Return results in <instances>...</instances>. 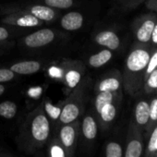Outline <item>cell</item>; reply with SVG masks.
<instances>
[{
  "instance_id": "obj_1",
  "label": "cell",
  "mask_w": 157,
  "mask_h": 157,
  "mask_svg": "<svg viewBox=\"0 0 157 157\" xmlns=\"http://www.w3.org/2000/svg\"><path fill=\"white\" fill-rule=\"evenodd\" d=\"M68 37L67 33L56 29L43 28L24 34L19 39L18 44L27 50H44L67 41Z\"/></svg>"
},
{
  "instance_id": "obj_2",
  "label": "cell",
  "mask_w": 157,
  "mask_h": 157,
  "mask_svg": "<svg viewBox=\"0 0 157 157\" xmlns=\"http://www.w3.org/2000/svg\"><path fill=\"white\" fill-rule=\"evenodd\" d=\"M92 86L93 80L88 76H84L73 88L66 105L60 111L58 117L61 123L69 124L78 118L82 109V103L86 99Z\"/></svg>"
},
{
  "instance_id": "obj_3",
  "label": "cell",
  "mask_w": 157,
  "mask_h": 157,
  "mask_svg": "<svg viewBox=\"0 0 157 157\" xmlns=\"http://www.w3.org/2000/svg\"><path fill=\"white\" fill-rule=\"evenodd\" d=\"M2 10H20L30 14L36 19L40 20L45 24H50L55 22L60 16L59 10L51 9L45 5L35 1H20L13 2L10 4H5L0 7Z\"/></svg>"
},
{
  "instance_id": "obj_4",
  "label": "cell",
  "mask_w": 157,
  "mask_h": 157,
  "mask_svg": "<svg viewBox=\"0 0 157 157\" xmlns=\"http://www.w3.org/2000/svg\"><path fill=\"white\" fill-rule=\"evenodd\" d=\"M0 16H2L0 19L1 23L21 29L31 30L33 28L42 27L44 24L35 17L20 10L0 9Z\"/></svg>"
},
{
  "instance_id": "obj_5",
  "label": "cell",
  "mask_w": 157,
  "mask_h": 157,
  "mask_svg": "<svg viewBox=\"0 0 157 157\" xmlns=\"http://www.w3.org/2000/svg\"><path fill=\"white\" fill-rule=\"evenodd\" d=\"M85 66L81 61L66 59L59 64V70L61 74L62 82L69 87L74 88L82 78L84 77Z\"/></svg>"
},
{
  "instance_id": "obj_6",
  "label": "cell",
  "mask_w": 157,
  "mask_h": 157,
  "mask_svg": "<svg viewBox=\"0 0 157 157\" xmlns=\"http://www.w3.org/2000/svg\"><path fill=\"white\" fill-rule=\"evenodd\" d=\"M31 129L36 140L44 141L47 139L50 132V125L46 115L43 111H38L32 118Z\"/></svg>"
},
{
  "instance_id": "obj_7",
  "label": "cell",
  "mask_w": 157,
  "mask_h": 157,
  "mask_svg": "<svg viewBox=\"0 0 157 157\" xmlns=\"http://www.w3.org/2000/svg\"><path fill=\"white\" fill-rule=\"evenodd\" d=\"M85 24V15L80 11L71 10L64 14L59 20V26L66 32H77Z\"/></svg>"
},
{
  "instance_id": "obj_8",
  "label": "cell",
  "mask_w": 157,
  "mask_h": 157,
  "mask_svg": "<svg viewBox=\"0 0 157 157\" xmlns=\"http://www.w3.org/2000/svg\"><path fill=\"white\" fill-rule=\"evenodd\" d=\"M44 62L38 59H26L11 63L7 67L12 70L18 76L33 75L38 73L44 67Z\"/></svg>"
},
{
  "instance_id": "obj_9",
  "label": "cell",
  "mask_w": 157,
  "mask_h": 157,
  "mask_svg": "<svg viewBox=\"0 0 157 157\" xmlns=\"http://www.w3.org/2000/svg\"><path fill=\"white\" fill-rule=\"evenodd\" d=\"M150 55L146 50L135 49L127 57L126 67L128 71L137 73L144 69L150 60Z\"/></svg>"
},
{
  "instance_id": "obj_10",
  "label": "cell",
  "mask_w": 157,
  "mask_h": 157,
  "mask_svg": "<svg viewBox=\"0 0 157 157\" xmlns=\"http://www.w3.org/2000/svg\"><path fill=\"white\" fill-rule=\"evenodd\" d=\"M94 42L111 51L117 50L120 46V39L118 35L110 30H103L96 32L93 37Z\"/></svg>"
},
{
  "instance_id": "obj_11",
  "label": "cell",
  "mask_w": 157,
  "mask_h": 157,
  "mask_svg": "<svg viewBox=\"0 0 157 157\" xmlns=\"http://www.w3.org/2000/svg\"><path fill=\"white\" fill-rule=\"evenodd\" d=\"M113 57V53L109 49H102L98 52H95L94 54L90 55L86 60L85 64H87L88 67L93 68H99L105 64H107Z\"/></svg>"
},
{
  "instance_id": "obj_12",
  "label": "cell",
  "mask_w": 157,
  "mask_h": 157,
  "mask_svg": "<svg viewBox=\"0 0 157 157\" xmlns=\"http://www.w3.org/2000/svg\"><path fill=\"white\" fill-rule=\"evenodd\" d=\"M31 30L21 29L7 24H0V43L14 42L15 39L21 38L24 34L28 33Z\"/></svg>"
},
{
  "instance_id": "obj_13",
  "label": "cell",
  "mask_w": 157,
  "mask_h": 157,
  "mask_svg": "<svg viewBox=\"0 0 157 157\" xmlns=\"http://www.w3.org/2000/svg\"><path fill=\"white\" fill-rule=\"evenodd\" d=\"M95 91H110L118 92L121 86V82L117 76H107L99 80L94 84Z\"/></svg>"
},
{
  "instance_id": "obj_14",
  "label": "cell",
  "mask_w": 157,
  "mask_h": 157,
  "mask_svg": "<svg viewBox=\"0 0 157 157\" xmlns=\"http://www.w3.org/2000/svg\"><path fill=\"white\" fill-rule=\"evenodd\" d=\"M56 10H71L78 5V0H32Z\"/></svg>"
},
{
  "instance_id": "obj_15",
  "label": "cell",
  "mask_w": 157,
  "mask_h": 157,
  "mask_svg": "<svg viewBox=\"0 0 157 157\" xmlns=\"http://www.w3.org/2000/svg\"><path fill=\"white\" fill-rule=\"evenodd\" d=\"M96 95L94 97V107L96 112L99 114L101 109L108 104H113L115 96L117 92H110V91H95Z\"/></svg>"
},
{
  "instance_id": "obj_16",
  "label": "cell",
  "mask_w": 157,
  "mask_h": 157,
  "mask_svg": "<svg viewBox=\"0 0 157 157\" xmlns=\"http://www.w3.org/2000/svg\"><path fill=\"white\" fill-rule=\"evenodd\" d=\"M155 23L151 20H147L145 21L137 30L136 32V37L138 41L141 43H147L151 40V33L153 31Z\"/></svg>"
},
{
  "instance_id": "obj_17",
  "label": "cell",
  "mask_w": 157,
  "mask_h": 157,
  "mask_svg": "<svg viewBox=\"0 0 157 157\" xmlns=\"http://www.w3.org/2000/svg\"><path fill=\"white\" fill-rule=\"evenodd\" d=\"M135 117L139 124L144 125L150 118V105L147 102L141 101L138 103L135 108Z\"/></svg>"
},
{
  "instance_id": "obj_18",
  "label": "cell",
  "mask_w": 157,
  "mask_h": 157,
  "mask_svg": "<svg viewBox=\"0 0 157 157\" xmlns=\"http://www.w3.org/2000/svg\"><path fill=\"white\" fill-rule=\"evenodd\" d=\"M82 131L87 139L93 140L95 138L97 134V126L94 118L92 116H86L84 117L82 122Z\"/></svg>"
},
{
  "instance_id": "obj_19",
  "label": "cell",
  "mask_w": 157,
  "mask_h": 157,
  "mask_svg": "<svg viewBox=\"0 0 157 157\" xmlns=\"http://www.w3.org/2000/svg\"><path fill=\"white\" fill-rule=\"evenodd\" d=\"M18 111L17 105L12 101H4L0 103V116L7 119L13 118Z\"/></svg>"
},
{
  "instance_id": "obj_20",
  "label": "cell",
  "mask_w": 157,
  "mask_h": 157,
  "mask_svg": "<svg viewBox=\"0 0 157 157\" xmlns=\"http://www.w3.org/2000/svg\"><path fill=\"white\" fill-rule=\"evenodd\" d=\"M60 138H61V140L65 146H67V147L71 146L75 140V129H74V128L68 124H66V126H64L61 128Z\"/></svg>"
},
{
  "instance_id": "obj_21",
  "label": "cell",
  "mask_w": 157,
  "mask_h": 157,
  "mask_svg": "<svg viewBox=\"0 0 157 157\" xmlns=\"http://www.w3.org/2000/svg\"><path fill=\"white\" fill-rule=\"evenodd\" d=\"M99 115H100V117H101L103 121L110 122V121H112L115 118V117L117 115V108H116V106L113 104L105 105L101 109V111L99 112Z\"/></svg>"
},
{
  "instance_id": "obj_22",
  "label": "cell",
  "mask_w": 157,
  "mask_h": 157,
  "mask_svg": "<svg viewBox=\"0 0 157 157\" xmlns=\"http://www.w3.org/2000/svg\"><path fill=\"white\" fill-rule=\"evenodd\" d=\"M142 151V146L140 141L132 140L128 143L125 157H140Z\"/></svg>"
},
{
  "instance_id": "obj_23",
  "label": "cell",
  "mask_w": 157,
  "mask_h": 157,
  "mask_svg": "<svg viewBox=\"0 0 157 157\" xmlns=\"http://www.w3.org/2000/svg\"><path fill=\"white\" fill-rule=\"evenodd\" d=\"M18 75L9 67H0V83H10L17 80Z\"/></svg>"
},
{
  "instance_id": "obj_24",
  "label": "cell",
  "mask_w": 157,
  "mask_h": 157,
  "mask_svg": "<svg viewBox=\"0 0 157 157\" xmlns=\"http://www.w3.org/2000/svg\"><path fill=\"white\" fill-rule=\"evenodd\" d=\"M106 157H122V149L117 142H110L106 147Z\"/></svg>"
},
{
  "instance_id": "obj_25",
  "label": "cell",
  "mask_w": 157,
  "mask_h": 157,
  "mask_svg": "<svg viewBox=\"0 0 157 157\" xmlns=\"http://www.w3.org/2000/svg\"><path fill=\"white\" fill-rule=\"evenodd\" d=\"M149 75L150 76L147 80V85L151 89H157V68L152 70Z\"/></svg>"
},
{
  "instance_id": "obj_26",
  "label": "cell",
  "mask_w": 157,
  "mask_h": 157,
  "mask_svg": "<svg viewBox=\"0 0 157 157\" xmlns=\"http://www.w3.org/2000/svg\"><path fill=\"white\" fill-rule=\"evenodd\" d=\"M156 67H157V51L152 55L151 57H150V60L146 67V74H150Z\"/></svg>"
},
{
  "instance_id": "obj_27",
  "label": "cell",
  "mask_w": 157,
  "mask_h": 157,
  "mask_svg": "<svg viewBox=\"0 0 157 157\" xmlns=\"http://www.w3.org/2000/svg\"><path fill=\"white\" fill-rule=\"evenodd\" d=\"M150 105V118L157 120V99H153Z\"/></svg>"
},
{
  "instance_id": "obj_28",
  "label": "cell",
  "mask_w": 157,
  "mask_h": 157,
  "mask_svg": "<svg viewBox=\"0 0 157 157\" xmlns=\"http://www.w3.org/2000/svg\"><path fill=\"white\" fill-rule=\"evenodd\" d=\"M157 140V128L153 130L151 136V139H150V142H149V145H148V148H149V151H154L155 149V142Z\"/></svg>"
},
{
  "instance_id": "obj_29",
  "label": "cell",
  "mask_w": 157,
  "mask_h": 157,
  "mask_svg": "<svg viewBox=\"0 0 157 157\" xmlns=\"http://www.w3.org/2000/svg\"><path fill=\"white\" fill-rule=\"evenodd\" d=\"M16 44V42H10V43H0V55L4 54L6 51L10 50Z\"/></svg>"
},
{
  "instance_id": "obj_30",
  "label": "cell",
  "mask_w": 157,
  "mask_h": 157,
  "mask_svg": "<svg viewBox=\"0 0 157 157\" xmlns=\"http://www.w3.org/2000/svg\"><path fill=\"white\" fill-rule=\"evenodd\" d=\"M51 152H52V157H64L63 150L58 146H54L51 149Z\"/></svg>"
},
{
  "instance_id": "obj_31",
  "label": "cell",
  "mask_w": 157,
  "mask_h": 157,
  "mask_svg": "<svg viewBox=\"0 0 157 157\" xmlns=\"http://www.w3.org/2000/svg\"><path fill=\"white\" fill-rule=\"evenodd\" d=\"M151 39L152 40L153 44H157V24L154 25V28H153V31H152V33H151Z\"/></svg>"
},
{
  "instance_id": "obj_32",
  "label": "cell",
  "mask_w": 157,
  "mask_h": 157,
  "mask_svg": "<svg viewBox=\"0 0 157 157\" xmlns=\"http://www.w3.org/2000/svg\"><path fill=\"white\" fill-rule=\"evenodd\" d=\"M7 91V86L6 83H0V96L3 95L5 92Z\"/></svg>"
},
{
  "instance_id": "obj_33",
  "label": "cell",
  "mask_w": 157,
  "mask_h": 157,
  "mask_svg": "<svg viewBox=\"0 0 157 157\" xmlns=\"http://www.w3.org/2000/svg\"><path fill=\"white\" fill-rule=\"evenodd\" d=\"M154 149H155V151H157V140H156V142H155V147H154Z\"/></svg>"
}]
</instances>
